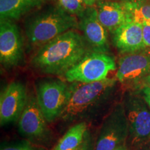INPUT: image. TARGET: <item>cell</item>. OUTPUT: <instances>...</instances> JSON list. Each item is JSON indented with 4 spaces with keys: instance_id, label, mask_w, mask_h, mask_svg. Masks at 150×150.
<instances>
[{
    "instance_id": "6da1fadb",
    "label": "cell",
    "mask_w": 150,
    "mask_h": 150,
    "mask_svg": "<svg viewBox=\"0 0 150 150\" xmlns=\"http://www.w3.org/2000/svg\"><path fill=\"white\" fill-rule=\"evenodd\" d=\"M86 43L74 29L66 31L41 46L31 59V66L42 74L64 75L89 53Z\"/></svg>"
},
{
    "instance_id": "7a4b0ae2",
    "label": "cell",
    "mask_w": 150,
    "mask_h": 150,
    "mask_svg": "<svg viewBox=\"0 0 150 150\" xmlns=\"http://www.w3.org/2000/svg\"><path fill=\"white\" fill-rule=\"evenodd\" d=\"M79 27V21L59 6H50L38 11L26 20L24 29L31 45L40 47L66 31Z\"/></svg>"
},
{
    "instance_id": "3957f363",
    "label": "cell",
    "mask_w": 150,
    "mask_h": 150,
    "mask_svg": "<svg viewBox=\"0 0 150 150\" xmlns=\"http://www.w3.org/2000/svg\"><path fill=\"white\" fill-rule=\"evenodd\" d=\"M116 79L106 78L92 83H72L61 118L72 121L80 119L100 106L115 85Z\"/></svg>"
},
{
    "instance_id": "277c9868",
    "label": "cell",
    "mask_w": 150,
    "mask_h": 150,
    "mask_svg": "<svg viewBox=\"0 0 150 150\" xmlns=\"http://www.w3.org/2000/svg\"><path fill=\"white\" fill-rule=\"evenodd\" d=\"M115 70L112 56L107 53L90 52L63 76L69 83H92L108 78L109 72Z\"/></svg>"
},
{
    "instance_id": "5b68a950",
    "label": "cell",
    "mask_w": 150,
    "mask_h": 150,
    "mask_svg": "<svg viewBox=\"0 0 150 150\" xmlns=\"http://www.w3.org/2000/svg\"><path fill=\"white\" fill-rule=\"evenodd\" d=\"M70 93V86L59 80L43 81L37 87V100L47 122L61 117Z\"/></svg>"
},
{
    "instance_id": "8992f818",
    "label": "cell",
    "mask_w": 150,
    "mask_h": 150,
    "mask_svg": "<svg viewBox=\"0 0 150 150\" xmlns=\"http://www.w3.org/2000/svg\"><path fill=\"white\" fill-rule=\"evenodd\" d=\"M146 103L138 97H131L124 106L129 125V141L136 149L150 142V110Z\"/></svg>"
},
{
    "instance_id": "52a82bcc",
    "label": "cell",
    "mask_w": 150,
    "mask_h": 150,
    "mask_svg": "<svg viewBox=\"0 0 150 150\" xmlns=\"http://www.w3.org/2000/svg\"><path fill=\"white\" fill-rule=\"evenodd\" d=\"M129 136V125L125 108L122 104L115 106L103 122L95 150H114L125 145Z\"/></svg>"
},
{
    "instance_id": "ba28073f",
    "label": "cell",
    "mask_w": 150,
    "mask_h": 150,
    "mask_svg": "<svg viewBox=\"0 0 150 150\" xmlns=\"http://www.w3.org/2000/svg\"><path fill=\"white\" fill-rule=\"evenodd\" d=\"M23 59V40L20 29L14 21L0 22V61L4 66L13 67Z\"/></svg>"
},
{
    "instance_id": "9c48e42d",
    "label": "cell",
    "mask_w": 150,
    "mask_h": 150,
    "mask_svg": "<svg viewBox=\"0 0 150 150\" xmlns=\"http://www.w3.org/2000/svg\"><path fill=\"white\" fill-rule=\"evenodd\" d=\"M27 88L20 81H13L4 90L0 99L1 125L16 122L20 119L27 105Z\"/></svg>"
},
{
    "instance_id": "30bf717a",
    "label": "cell",
    "mask_w": 150,
    "mask_h": 150,
    "mask_svg": "<svg viewBox=\"0 0 150 150\" xmlns=\"http://www.w3.org/2000/svg\"><path fill=\"white\" fill-rule=\"evenodd\" d=\"M150 74V48L127 54L120 59L115 79L121 83L141 81Z\"/></svg>"
},
{
    "instance_id": "8fae6325",
    "label": "cell",
    "mask_w": 150,
    "mask_h": 150,
    "mask_svg": "<svg viewBox=\"0 0 150 150\" xmlns=\"http://www.w3.org/2000/svg\"><path fill=\"white\" fill-rule=\"evenodd\" d=\"M79 27L93 52L107 53L109 50L107 30L99 22L96 8L87 7L80 17Z\"/></svg>"
},
{
    "instance_id": "7c38bea8",
    "label": "cell",
    "mask_w": 150,
    "mask_h": 150,
    "mask_svg": "<svg viewBox=\"0 0 150 150\" xmlns=\"http://www.w3.org/2000/svg\"><path fill=\"white\" fill-rule=\"evenodd\" d=\"M46 122L37 97L29 96L27 105L19 119L18 128L20 134L33 139L44 138L48 134Z\"/></svg>"
},
{
    "instance_id": "4fadbf2b",
    "label": "cell",
    "mask_w": 150,
    "mask_h": 150,
    "mask_svg": "<svg viewBox=\"0 0 150 150\" xmlns=\"http://www.w3.org/2000/svg\"><path fill=\"white\" fill-rule=\"evenodd\" d=\"M112 41L122 54H131L146 49L142 37V24L130 20L114 31Z\"/></svg>"
},
{
    "instance_id": "5bb4252c",
    "label": "cell",
    "mask_w": 150,
    "mask_h": 150,
    "mask_svg": "<svg viewBox=\"0 0 150 150\" xmlns=\"http://www.w3.org/2000/svg\"><path fill=\"white\" fill-rule=\"evenodd\" d=\"M97 5V17L99 22L111 33L125 22L131 20L125 3L102 0Z\"/></svg>"
},
{
    "instance_id": "9a60e30c",
    "label": "cell",
    "mask_w": 150,
    "mask_h": 150,
    "mask_svg": "<svg viewBox=\"0 0 150 150\" xmlns=\"http://www.w3.org/2000/svg\"><path fill=\"white\" fill-rule=\"evenodd\" d=\"M47 0H0L1 20H18L33 9L38 8Z\"/></svg>"
},
{
    "instance_id": "2e32d148",
    "label": "cell",
    "mask_w": 150,
    "mask_h": 150,
    "mask_svg": "<svg viewBox=\"0 0 150 150\" xmlns=\"http://www.w3.org/2000/svg\"><path fill=\"white\" fill-rule=\"evenodd\" d=\"M87 129L86 122L74 125L59 140L53 150H76L83 142Z\"/></svg>"
},
{
    "instance_id": "e0dca14e",
    "label": "cell",
    "mask_w": 150,
    "mask_h": 150,
    "mask_svg": "<svg viewBox=\"0 0 150 150\" xmlns=\"http://www.w3.org/2000/svg\"><path fill=\"white\" fill-rule=\"evenodd\" d=\"M131 20L141 24L143 21L150 22V1L138 3H125Z\"/></svg>"
},
{
    "instance_id": "ac0fdd59",
    "label": "cell",
    "mask_w": 150,
    "mask_h": 150,
    "mask_svg": "<svg viewBox=\"0 0 150 150\" xmlns=\"http://www.w3.org/2000/svg\"><path fill=\"white\" fill-rule=\"evenodd\" d=\"M58 1L60 6L66 12L79 18L87 8L82 0H58Z\"/></svg>"
},
{
    "instance_id": "d6986e66",
    "label": "cell",
    "mask_w": 150,
    "mask_h": 150,
    "mask_svg": "<svg viewBox=\"0 0 150 150\" xmlns=\"http://www.w3.org/2000/svg\"><path fill=\"white\" fill-rule=\"evenodd\" d=\"M141 24L144 44L146 47L150 48V22L143 21Z\"/></svg>"
},
{
    "instance_id": "ffe728a7",
    "label": "cell",
    "mask_w": 150,
    "mask_h": 150,
    "mask_svg": "<svg viewBox=\"0 0 150 150\" xmlns=\"http://www.w3.org/2000/svg\"><path fill=\"white\" fill-rule=\"evenodd\" d=\"M76 150H93V138H91L89 133H86L83 142Z\"/></svg>"
},
{
    "instance_id": "44dd1931",
    "label": "cell",
    "mask_w": 150,
    "mask_h": 150,
    "mask_svg": "<svg viewBox=\"0 0 150 150\" xmlns=\"http://www.w3.org/2000/svg\"><path fill=\"white\" fill-rule=\"evenodd\" d=\"M1 150H38L35 149L34 147L32 145H29L28 143H23L20 144V145H17L14 146H10V147H7L1 149Z\"/></svg>"
},
{
    "instance_id": "7402d4cb",
    "label": "cell",
    "mask_w": 150,
    "mask_h": 150,
    "mask_svg": "<svg viewBox=\"0 0 150 150\" xmlns=\"http://www.w3.org/2000/svg\"><path fill=\"white\" fill-rule=\"evenodd\" d=\"M142 93H143V98L149 105L150 107V88L147 87H143L142 88Z\"/></svg>"
},
{
    "instance_id": "603a6c76",
    "label": "cell",
    "mask_w": 150,
    "mask_h": 150,
    "mask_svg": "<svg viewBox=\"0 0 150 150\" xmlns=\"http://www.w3.org/2000/svg\"><path fill=\"white\" fill-rule=\"evenodd\" d=\"M82 1L86 7H93L94 5L97 4L102 0H82Z\"/></svg>"
},
{
    "instance_id": "cb8c5ba5",
    "label": "cell",
    "mask_w": 150,
    "mask_h": 150,
    "mask_svg": "<svg viewBox=\"0 0 150 150\" xmlns=\"http://www.w3.org/2000/svg\"><path fill=\"white\" fill-rule=\"evenodd\" d=\"M141 81L143 87H147L150 88V74L147 75V76H145V78L142 79Z\"/></svg>"
},
{
    "instance_id": "d4e9b609",
    "label": "cell",
    "mask_w": 150,
    "mask_h": 150,
    "mask_svg": "<svg viewBox=\"0 0 150 150\" xmlns=\"http://www.w3.org/2000/svg\"><path fill=\"white\" fill-rule=\"evenodd\" d=\"M111 1H119V2L124 3H138L145 1V0H111Z\"/></svg>"
},
{
    "instance_id": "484cf974",
    "label": "cell",
    "mask_w": 150,
    "mask_h": 150,
    "mask_svg": "<svg viewBox=\"0 0 150 150\" xmlns=\"http://www.w3.org/2000/svg\"><path fill=\"white\" fill-rule=\"evenodd\" d=\"M114 150H130V149H129L128 146L126 145H123L120 146V147H118L117 148H115Z\"/></svg>"
}]
</instances>
